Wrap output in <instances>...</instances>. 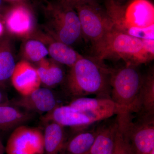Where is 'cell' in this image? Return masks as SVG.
<instances>
[{"instance_id": "cell-1", "label": "cell", "mask_w": 154, "mask_h": 154, "mask_svg": "<svg viewBox=\"0 0 154 154\" xmlns=\"http://www.w3.org/2000/svg\"><path fill=\"white\" fill-rule=\"evenodd\" d=\"M64 82L67 93L75 98L96 95L111 99L112 69L95 57H82L71 67Z\"/></svg>"}, {"instance_id": "cell-2", "label": "cell", "mask_w": 154, "mask_h": 154, "mask_svg": "<svg viewBox=\"0 0 154 154\" xmlns=\"http://www.w3.org/2000/svg\"><path fill=\"white\" fill-rule=\"evenodd\" d=\"M94 49V57L100 61L122 59L127 66H137L154 59V40L131 36L113 27Z\"/></svg>"}, {"instance_id": "cell-3", "label": "cell", "mask_w": 154, "mask_h": 154, "mask_svg": "<svg viewBox=\"0 0 154 154\" xmlns=\"http://www.w3.org/2000/svg\"><path fill=\"white\" fill-rule=\"evenodd\" d=\"M105 8L113 28L137 38L154 39V6L150 0L122 4L106 0Z\"/></svg>"}, {"instance_id": "cell-4", "label": "cell", "mask_w": 154, "mask_h": 154, "mask_svg": "<svg viewBox=\"0 0 154 154\" xmlns=\"http://www.w3.org/2000/svg\"><path fill=\"white\" fill-rule=\"evenodd\" d=\"M136 67L125 65L118 69H112L110 96L118 107L117 116L139 113L140 93L143 76Z\"/></svg>"}, {"instance_id": "cell-5", "label": "cell", "mask_w": 154, "mask_h": 154, "mask_svg": "<svg viewBox=\"0 0 154 154\" xmlns=\"http://www.w3.org/2000/svg\"><path fill=\"white\" fill-rule=\"evenodd\" d=\"M43 2L48 34L69 46L82 37L81 23L75 10L57 2L44 1Z\"/></svg>"}, {"instance_id": "cell-6", "label": "cell", "mask_w": 154, "mask_h": 154, "mask_svg": "<svg viewBox=\"0 0 154 154\" xmlns=\"http://www.w3.org/2000/svg\"><path fill=\"white\" fill-rule=\"evenodd\" d=\"M82 37L91 42L94 48L113 27V22L106 9L98 2L76 7Z\"/></svg>"}, {"instance_id": "cell-7", "label": "cell", "mask_w": 154, "mask_h": 154, "mask_svg": "<svg viewBox=\"0 0 154 154\" xmlns=\"http://www.w3.org/2000/svg\"><path fill=\"white\" fill-rule=\"evenodd\" d=\"M154 117L141 116L137 122L132 115L117 116L116 122L132 146L135 154H150L154 150Z\"/></svg>"}, {"instance_id": "cell-8", "label": "cell", "mask_w": 154, "mask_h": 154, "mask_svg": "<svg viewBox=\"0 0 154 154\" xmlns=\"http://www.w3.org/2000/svg\"><path fill=\"white\" fill-rule=\"evenodd\" d=\"M6 31L9 35L24 39L35 34L36 20L30 5L14 4L3 16Z\"/></svg>"}, {"instance_id": "cell-9", "label": "cell", "mask_w": 154, "mask_h": 154, "mask_svg": "<svg viewBox=\"0 0 154 154\" xmlns=\"http://www.w3.org/2000/svg\"><path fill=\"white\" fill-rule=\"evenodd\" d=\"M5 152L7 154H44V136L37 128L21 125L12 131Z\"/></svg>"}, {"instance_id": "cell-10", "label": "cell", "mask_w": 154, "mask_h": 154, "mask_svg": "<svg viewBox=\"0 0 154 154\" xmlns=\"http://www.w3.org/2000/svg\"><path fill=\"white\" fill-rule=\"evenodd\" d=\"M45 122H54L63 127H69L79 130L97 122L91 116L70 106L58 105L42 117Z\"/></svg>"}, {"instance_id": "cell-11", "label": "cell", "mask_w": 154, "mask_h": 154, "mask_svg": "<svg viewBox=\"0 0 154 154\" xmlns=\"http://www.w3.org/2000/svg\"><path fill=\"white\" fill-rule=\"evenodd\" d=\"M69 105L91 116L97 122L118 113L117 105L110 98L79 97L74 99Z\"/></svg>"}, {"instance_id": "cell-12", "label": "cell", "mask_w": 154, "mask_h": 154, "mask_svg": "<svg viewBox=\"0 0 154 154\" xmlns=\"http://www.w3.org/2000/svg\"><path fill=\"white\" fill-rule=\"evenodd\" d=\"M11 102L15 106L32 113L45 114L58 106L52 91L49 88L40 87L29 95L22 96Z\"/></svg>"}, {"instance_id": "cell-13", "label": "cell", "mask_w": 154, "mask_h": 154, "mask_svg": "<svg viewBox=\"0 0 154 154\" xmlns=\"http://www.w3.org/2000/svg\"><path fill=\"white\" fill-rule=\"evenodd\" d=\"M11 82L22 96L31 94L41 85L36 67L24 60L16 64Z\"/></svg>"}, {"instance_id": "cell-14", "label": "cell", "mask_w": 154, "mask_h": 154, "mask_svg": "<svg viewBox=\"0 0 154 154\" xmlns=\"http://www.w3.org/2000/svg\"><path fill=\"white\" fill-rule=\"evenodd\" d=\"M33 36L44 42L51 59L60 64L71 67L82 57L69 45L54 39L47 33L36 31Z\"/></svg>"}, {"instance_id": "cell-15", "label": "cell", "mask_w": 154, "mask_h": 154, "mask_svg": "<svg viewBox=\"0 0 154 154\" xmlns=\"http://www.w3.org/2000/svg\"><path fill=\"white\" fill-rule=\"evenodd\" d=\"M32 113L13 105L10 101L0 105V130L10 131L32 119Z\"/></svg>"}, {"instance_id": "cell-16", "label": "cell", "mask_w": 154, "mask_h": 154, "mask_svg": "<svg viewBox=\"0 0 154 154\" xmlns=\"http://www.w3.org/2000/svg\"><path fill=\"white\" fill-rule=\"evenodd\" d=\"M14 45L11 38H0V88L5 89L11 82L16 65Z\"/></svg>"}, {"instance_id": "cell-17", "label": "cell", "mask_w": 154, "mask_h": 154, "mask_svg": "<svg viewBox=\"0 0 154 154\" xmlns=\"http://www.w3.org/2000/svg\"><path fill=\"white\" fill-rule=\"evenodd\" d=\"M36 67L41 84L53 88L64 82L66 76L61 64L46 58L39 62Z\"/></svg>"}, {"instance_id": "cell-18", "label": "cell", "mask_w": 154, "mask_h": 154, "mask_svg": "<svg viewBox=\"0 0 154 154\" xmlns=\"http://www.w3.org/2000/svg\"><path fill=\"white\" fill-rule=\"evenodd\" d=\"M100 128L91 130H80L66 142L60 154H87L93 145Z\"/></svg>"}, {"instance_id": "cell-19", "label": "cell", "mask_w": 154, "mask_h": 154, "mask_svg": "<svg viewBox=\"0 0 154 154\" xmlns=\"http://www.w3.org/2000/svg\"><path fill=\"white\" fill-rule=\"evenodd\" d=\"M47 123L43 133L44 154H60L66 142L64 127L54 122Z\"/></svg>"}, {"instance_id": "cell-20", "label": "cell", "mask_w": 154, "mask_h": 154, "mask_svg": "<svg viewBox=\"0 0 154 154\" xmlns=\"http://www.w3.org/2000/svg\"><path fill=\"white\" fill-rule=\"evenodd\" d=\"M117 127L116 121L107 126L100 127L95 141L87 154H112Z\"/></svg>"}, {"instance_id": "cell-21", "label": "cell", "mask_w": 154, "mask_h": 154, "mask_svg": "<svg viewBox=\"0 0 154 154\" xmlns=\"http://www.w3.org/2000/svg\"><path fill=\"white\" fill-rule=\"evenodd\" d=\"M140 111L142 116L154 117V74L153 71L143 76L139 98Z\"/></svg>"}, {"instance_id": "cell-22", "label": "cell", "mask_w": 154, "mask_h": 154, "mask_svg": "<svg viewBox=\"0 0 154 154\" xmlns=\"http://www.w3.org/2000/svg\"><path fill=\"white\" fill-rule=\"evenodd\" d=\"M24 40L21 50L23 60L38 63L48 55L46 45L40 39L31 36Z\"/></svg>"}, {"instance_id": "cell-23", "label": "cell", "mask_w": 154, "mask_h": 154, "mask_svg": "<svg viewBox=\"0 0 154 154\" xmlns=\"http://www.w3.org/2000/svg\"><path fill=\"white\" fill-rule=\"evenodd\" d=\"M112 154H135L128 139L118 125L116 133Z\"/></svg>"}, {"instance_id": "cell-24", "label": "cell", "mask_w": 154, "mask_h": 154, "mask_svg": "<svg viewBox=\"0 0 154 154\" xmlns=\"http://www.w3.org/2000/svg\"><path fill=\"white\" fill-rule=\"evenodd\" d=\"M98 0H58L57 2L69 8L75 9L76 7L85 4L98 2Z\"/></svg>"}, {"instance_id": "cell-25", "label": "cell", "mask_w": 154, "mask_h": 154, "mask_svg": "<svg viewBox=\"0 0 154 154\" xmlns=\"http://www.w3.org/2000/svg\"><path fill=\"white\" fill-rule=\"evenodd\" d=\"M8 95L5 92V89L0 88V105L8 102Z\"/></svg>"}, {"instance_id": "cell-26", "label": "cell", "mask_w": 154, "mask_h": 154, "mask_svg": "<svg viewBox=\"0 0 154 154\" xmlns=\"http://www.w3.org/2000/svg\"><path fill=\"white\" fill-rule=\"evenodd\" d=\"M11 3L12 5L18 4H26L30 5V2L32 0H4Z\"/></svg>"}, {"instance_id": "cell-27", "label": "cell", "mask_w": 154, "mask_h": 154, "mask_svg": "<svg viewBox=\"0 0 154 154\" xmlns=\"http://www.w3.org/2000/svg\"><path fill=\"white\" fill-rule=\"evenodd\" d=\"M6 31L3 19H0V38L4 36Z\"/></svg>"}, {"instance_id": "cell-28", "label": "cell", "mask_w": 154, "mask_h": 154, "mask_svg": "<svg viewBox=\"0 0 154 154\" xmlns=\"http://www.w3.org/2000/svg\"><path fill=\"white\" fill-rule=\"evenodd\" d=\"M5 152V146L3 145L0 139V154H4Z\"/></svg>"}, {"instance_id": "cell-29", "label": "cell", "mask_w": 154, "mask_h": 154, "mask_svg": "<svg viewBox=\"0 0 154 154\" xmlns=\"http://www.w3.org/2000/svg\"><path fill=\"white\" fill-rule=\"evenodd\" d=\"M113 1L116 3L122 4V3L126 2H127V1H129V0H113Z\"/></svg>"}, {"instance_id": "cell-30", "label": "cell", "mask_w": 154, "mask_h": 154, "mask_svg": "<svg viewBox=\"0 0 154 154\" xmlns=\"http://www.w3.org/2000/svg\"><path fill=\"white\" fill-rule=\"evenodd\" d=\"M4 1V0H0V9L2 7Z\"/></svg>"}, {"instance_id": "cell-31", "label": "cell", "mask_w": 154, "mask_h": 154, "mask_svg": "<svg viewBox=\"0 0 154 154\" xmlns=\"http://www.w3.org/2000/svg\"><path fill=\"white\" fill-rule=\"evenodd\" d=\"M3 19V16L0 13V19Z\"/></svg>"}, {"instance_id": "cell-32", "label": "cell", "mask_w": 154, "mask_h": 154, "mask_svg": "<svg viewBox=\"0 0 154 154\" xmlns=\"http://www.w3.org/2000/svg\"><path fill=\"white\" fill-rule=\"evenodd\" d=\"M150 154H154V150Z\"/></svg>"}]
</instances>
